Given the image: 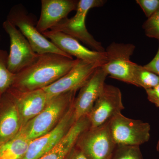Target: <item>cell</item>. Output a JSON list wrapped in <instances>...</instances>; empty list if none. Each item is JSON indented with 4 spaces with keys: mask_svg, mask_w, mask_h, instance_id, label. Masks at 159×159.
Here are the masks:
<instances>
[{
    "mask_svg": "<svg viewBox=\"0 0 159 159\" xmlns=\"http://www.w3.org/2000/svg\"><path fill=\"white\" fill-rule=\"evenodd\" d=\"M76 92L61 94L49 100L42 111L22 126L21 132L31 141L49 132L73 104Z\"/></svg>",
    "mask_w": 159,
    "mask_h": 159,
    "instance_id": "cell-2",
    "label": "cell"
},
{
    "mask_svg": "<svg viewBox=\"0 0 159 159\" xmlns=\"http://www.w3.org/2000/svg\"><path fill=\"white\" fill-rule=\"evenodd\" d=\"M78 60L54 53L39 54L33 64L15 74L11 87L20 92L44 88L64 76Z\"/></svg>",
    "mask_w": 159,
    "mask_h": 159,
    "instance_id": "cell-1",
    "label": "cell"
},
{
    "mask_svg": "<svg viewBox=\"0 0 159 159\" xmlns=\"http://www.w3.org/2000/svg\"><path fill=\"white\" fill-rule=\"evenodd\" d=\"M107 76L102 67H100L80 89L78 96L73 103L76 121L89 113L102 92Z\"/></svg>",
    "mask_w": 159,
    "mask_h": 159,
    "instance_id": "cell-13",
    "label": "cell"
},
{
    "mask_svg": "<svg viewBox=\"0 0 159 159\" xmlns=\"http://www.w3.org/2000/svg\"><path fill=\"white\" fill-rule=\"evenodd\" d=\"M125 108L121 90L117 87L105 84L102 92L88 115L90 127L103 125L114 115Z\"/></svg>",
    "mask_w": 159,
    "mask_h": 159,
    "instance_id": "cell-10",
    "label": "cell"
},
{
    "mask_svg": "<svg viewBox=\"0 0 159 159\" xmlns=\"http://www.w3.org/2000/svg\"><path fill=\"white\" fill-rule=\"evenodd\" d=\"M11 98L12 102L0 116V145L15 136L22 127L18 111Z\"/></svg>",
    "mask_w": 159,
    "mask_h": 159,
    "instance_id": "cell-17",
    "label": "cell"
},
{
    "mask_svg": "<svg viewBox=\"0 0 159 159\" xmlns=\"http://www.w3.org/2000/svg\"><path fill=\"white\" fill-rule=\"evenodd\" d=\"M148 100L159 107V84L152 89L145 90Z\"/></svg>",
    "mask_w": 159,
    "mask_h": 159,
    "instance_id": "cell-24",
    "label": "cell"
},
{
    "mask_svg": "<svg viewBox=\"0 0 159 159\" xmlns=\"http://www.w3.org/2000/svg\"><path fill=\"white\" fill-rule=\"evenodd\" d=\"M136 2L148 18L159 9V0H137Z\"/></svg>",
    "mask_w": 159,
    "mask_h": 159,
    "instance_id": "cell-23",
    "label": "cell"
},
{
    "mask_svg": "<svg viewBox=\"0 0 159 159\" xmlns=\"http://www.w3.org/2000/svg\"><path fill=\"white\" fill-rule=\"evenodd\" d=\"M101 66L97 64L78 59L76 64L64 76L42 89L47 95L48 102L61 94L77 91L85 84L96 70Z\"/></svg>",
    "mask_w": 159,
    "mask_h": 159,
    "instance_id": "cell-9",
    "label": "cell"
},
{
    "mask_svg": "<svg viewBox=\"0 0 159 159\" xmlns=\"http://www.w3.org/2000/svg\"><path fill=\"white\" fill-rule=\"evenodd\" d=\"M43 35L58 48L70 56L76 59L94 63L103 66L107 62L105 51L98 52L90 50L81 44L79 41L60 31L48 30Z\"/></svg>",
    "mask_w": 159,
    "mask_h": 159,
    "instance_id": "cell-12",
    "label": "cell"
},
{
    "mask_svg": "<svg viewBox=\"0 0 159 159\" xmlns=\"http://www.w3.org/2000/svg\"><path fill=\"white\" fill-rule=\"evenodd\" d=\"M31 142L20 130L15 136L0 145V159H22Z\"/></svg>",
    "mask_w": 159,
    "mask_h": 159,
    "instance_id": "cell-18",
    "label": "cell"
},
{
    "mask_svg": "<svg viewBox=\"0 0 159 159\" xmlns=\"http://www.w3.org/2000/svg\"><path fill=\"white\" fill-rule=\"evenodd\" d=\"M142 28L146 36L159 40V9L145 21Z\"/></svg>",
    "mask_w": 159,
    "mask_h": 159,
    "instance_id": "cell-22",
    "label": "cell"
},
{
    "mask_svg": "<svg viewBox=\"0 0 159 159\" xmlns=\"http://www.w3.org/2000/svg\"><path fill=\"white\" fill-rule=\"evenodd\" d=\"M9 54L0 49V96L6 93L12 86L15 74L8 68Z\"/></svg>",
    "mask_w": 159,
    "mask_h": 159,
    "instance_id": "cell-20",
    "label": "cell"
},
{
    "mask_svg": "<svg viewBox=\"0 0 159 159\" xmlns=\"http://www.w3.org/2000/svg\"><path fill=\"white\" fill-rule=\"evenodd\" d=\"M144 67L148 70L152 72L159 77V45L158 50L155 56L151 61L144 66Z\"/></svg>",
    "mask_w": 159,
    "mask_h": 159,
    "instance_id": "cell-25",
    "label": "cell"
},
{
    "mask_svg": "<svg viewBox=\"0 0 159 159\" xmlns=\"http://www.w3.org/2000/svg\"><path fill=\"white\" fill-rule=\"evenodd\" d=\"M111 159H144L140 146L116 145Z\"/></svg>",
    "mask_w": 159,
    "mask_h": 159,
    "instance_id": "cell-21",
    "label": "cell"
},
{
    "mask_svg": "<svg viewBox=\"0 0 159 159\" xmlns=\"http://www.w3.org/2000/svg\"><path fill=\"white\" fill-rule=\"evenodd\" d=\"M11 94L19 113L22 126L42 111L48 102L43 89L28 92H20L10 88Z\"/></svg>",
    "mask_w": 159,
    "mask_h": 159,
    "instance_id": "cell-14",
    "label": "cell"
},
{
    "mask_svg": "<svg viewBox=\"0 0 159 159\" xmlns=\"http://www.w3.org/2000/svg\"><path fill=\"white\" fill-rule=\"evenodd\" d=\"M69 159H89L84 153L79 148L73 149L69 156Z\"/></svg>",
    "mask_w": 159,
    "mask_h": 159,
    "instance_id": "cell-26",
    "label": "cell"
},
{
    "mask_svg": "<svg viewBox=\"0 0 159 159\" xmlns=\"http://www.w3.org/2000/svg\"><path fill=\"white\" fill-rule=\"evenodd\" d=\"M2 26L10 39L8 68L11 73L16 74L33 64L39 54L34 52L28 40L9 21L6 20Z\"/></svg>",
    "mask_w": 159,
    "mask_h": 159,
    "instance_id": "cell-8",
    "label": "cell"
},
{
    "mask_svg": "<svg viewBox=\"0 0 159 159\" xmlns=\"http://www.w3.org/2000/svg\"><path fill=\"white\" fill-rule=\"evenodd\" d=\"M77 0H42L41 10L36 28L42 33L50 30L77 9Z\"/></svg>",
    "mask_w": 159,
    "mask_h": 159,
    "instance_id": "cell-15",
    "label": "cell"
},
{
    "mask_svg": "<svg viewBox=\"0 0 159 159\" xmlns=\"http://www.w3.org/2000/svg\"><path fill=\"white\" fill-rule=\"evenodd\" d=\"M78 148L89 159H111L116 145L110 129L109 121L96 128H89L80 137Z\"/></svg>",
    "mask_w": 159,
    "mask_h": 159,
    "instance_id": "cell-7",
    "label": "cell"
},
{
    "mask_svg": "<svg viewBox=\"0 0 159 159\" xmlns=\"http://www.w3.org/2000/svg\"><path fill=\"white\" fill-rule=\"evenodd\" d=\"M76 122L73 103L54 129L31 141L22 159L40 158L57 145Z\"/></svg>",
    "mask_w": 159,
    "mask_h": 159,
    "instance_id": "cell-11",
    "label": "cell"
},
{
    "mask_svg": "<svg viewBox=\"0 0 159 159\" xmlns=\"http://www.w3.org/2000/svg\"><path fill=\"white\" fill-rule=\"evenodd\" d=\"M135 86L145 90L153 88L159 84V77L145 68L144 66L135 63L133 72Z\"/></svg>",
    "mask_w": 159,
    "mask_h": 159,
    "instance_id": "cell-19",
    "label": "cell"
},
{
    "mask_svg": "<svg viewBox=\"0 0 159 159\" xmlns=\"http://www.w3.org/2000/svg\"><path fill=\"white\" fill-rule=\"evenodd\" d=\"M109 124L116 145L140 146L150 139L149 123L127 118L121 112L114 115L109 120Z\"/></svg>",
    "mask_w": 159,
    "mask_h": 159,
    "instance_id": "cell-5",
    "label": "cell"
},
{
    "mask_svg": "<svg viewBox=\"0 0 159 159\" xmlns=\"http://www.w3.org/2000/svg\"><path fill=\"white\" fill-rule=\"evenodd\" d=\"M0 41H1V35H0Z\"/></svg>",
    "mask_w": 159,
    "mask_h": 159,
    "instance_id": "cell-28",
    "label": "cell"
},
{
    "mask_svg": "<svg viewBox=\"0 0 159 159\" xmlns=\"http://www.w3.org/2000/svg\"><path fill=\"white\" fill-rule=\"evenodd\" d=\"M106 2L103 0H80L75 15L71 18H66L50 30L65 33L88 46L93 51L105 52L102 44L96 40L88 31L85 18L90 9L101 7Z\"/></svg>",
    "mask_w": 159,
    "mask_h": 159,
    "instance_id": "cell-4",
    "label": "cell"
},
{
    "mask_svg": "<svg viewBox=\"0 0 159 159\" xmlns=\"http://www.w3.org/2000/svg\"><path fill=\"white\" fill-rule=\"evenodd\" d=\"M6 20L20 30L37 54L54 53L73 58L60 50L37 30L38 20L35 16L29 13L22 4L13 6L9 11Z\"/></svg>",
    "mask_w": 159,
    "mask_h": 159,
    "instance_id": "cell-3",
    "label": "cell"
},
{
    "mask_svg": "<svg viewBox=\"0 0 159 159\" xmlns=\"http://www.w3.org/2000/svg\"><path fill=\"white\" fill-rule=\"evenodd\" d=\"M90 127V123L87 116L77 120L57 145L39 159H66L80 137Z\"/></svg>",
    "mask_w": 159,
    "mask_h": 159,
    "instance_id": "cell-16",
    "label": "cell"
},
{
    "mask_svg": "<svg viewBox=\"0 0 159 159\" xmlns=\"http://www.w3.org/2000/svg\"><path fill=\"white\" fill-rule=\"evenodd\" d=\"M156 148L157 151L159 152V139L157 143Z\"/></svg>",
    "mask_w": 159,
    "mask_h": 159,
    "instance_id": "cell-27",
    "label": "cell"
},
{
    "mask_svg": "<svg viewBox=\"0 0 159 159\" xmlns=\"http://www.w3.org/2000/svg\"><path fill=\"white\" fill-rule=\"evenodd\" d=\"M135 46L133 44L113 42L105 50L107 62L102 68L114 79L135 86L133 75L134 63L130 60Z\"/></svg>",
    "mask_w": 159,
    "mask_h": 159,
    "instance_id": "cell-6",
    "label": "cell"
}]
</instances>
